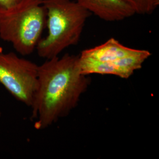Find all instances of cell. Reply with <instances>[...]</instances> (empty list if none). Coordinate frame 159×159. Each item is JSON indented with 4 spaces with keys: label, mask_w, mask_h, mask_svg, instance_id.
Returning <instances> with one entry per match:
<instances>
[{
    "label": "cell",
    "mask_w": 159,
    "mask_h": 159,
    "mask_svg": "<svg viewBox=\"0 0 159 159\" xmlns=\"http://www.w3.org/2000/svg\"><path fill=\"white\" fill-rule=\"evenodd\" d=\"M90 83L81 73L79 56L66 54L39 66V83L31 106L37 130H44L76 107Z\"/></svg>",
    "instance_id": "obj_1"
},
{
    "label": "cell",
    "mask_w": 159,
    "mask_h": 159,
    "mask_svg": "<svg viewBox=\"0 0 159 159\" xmlns=\"http://www.w3.org/2000/svg\"><path fill=\"white\" fill-rule=\"evenodd\" d=\"M43 4L48 34L40 39L36 50L39 57L48 60L77 44L90 12L71 0H43Z\"/></svg>",
    "instance_id": "obj_2"
},
{
    "label": "cell",
    "mask_w": 159,
    "mask_h": 159,
    "mask_svg": "<svg viewBox=\"0 0 159 159\" xmlns=\"http://www.w3.org/2000/svg\"><path fill=\"white\" fill-rule=\"evenodd\" d=\"M47 12L43 0H22L0 9V37L23 56L33 52L46 28Z\"/></svg>",
    "instance_id": "obj_3"
},
{
    "label": "cell",
    "mask_w": 159,
    "mask_h": 159,
    "mask_svg": "<svg viewBox=\"0 0 159 159\" xmlns=\"http://www.w3.org/2000/svg\"><path fill=\"white\" fill-rule=\"evenodd\" d=\"M38 83V65L15 52H0V84L17 101L31 107Z\"/></svg>",
    "instance_id": "obj_4"
},
{
    "label": "cell",
    "mask_w": 159,
    "mask_h": 159,
    "mask_svg": "<svg viewBox=\"0 0 159 159\" xmlns=\"http://www.w3.org/2000/svg\"><path fill=\"white\" fill-rule=\"evenodd\" d=\"M146 50H140L136 54L110 62H99L80 57L81 73L85 75L97 74L113 75L127 79L134 73L142 67L143 63L151 56Z\"/></svg>",
    "instance_id": "obj_5"
},
{
    "label": "cell",
    "mask_w": 159,
    "mask_h": 159,
    "mask_svg": "<svg viewBox=\"0 0 159 159\" xmlns=\"http://www.w3.org/2000/svg\"><path fill=\"white\" fill-rule=\"evenodd\" d=\"M87 11L106 21H117L136 14L126 0H76Z\"/></svg>",
    "instance_id": "obj_6"
},
{
    "label": "cell",
    "mask_w": 159,
    "mask_h": 159,
    "mask_svg": "<svg viewBox=\"0 0 159 159\" xmlns=\"http://www.w3.org/2000/svg\"><path fill=\"white\" fill-rule=\"evenodd\" d=\"M139 50L124 46L111 38L101 45L81 51L79 56L99 62H110L135 54Z\"/></svg>",
    "instance_id": "obj_7"
},
{
    "label": "cell",
    "mask_w": 159,
    "mask_h": 159,
    "mask_svg": "<svg viewBox=\"0 0 159 159\" xmlns=\"http://www.w3.org/2000/svg\"><path fill=\"white\" fill-rule=\"evenodd\" d=\"M133 8L136 14H151L159 6V0H126Z\"/></svg>",
    "instance_id": "obj_8"
},
{
    "label": "cell",
    "mask_w": 159,
    "mask_h": 159,
    "mask_svg": "<svg viewBox=\"0 0 159 159\" xmlns=\"http://www.w3.org/2000/svg\"><path fill=\"white\" fill-rule=\"evenodd\" d=\"M22 0H0V9H7L16 6Z\"/></svg>",
    "instance_id": "obj_9"
},
{
    "label": "cell",
    "mask_w": 159,
    "mask_h": 159,
    "mask_svg": "<svg viewBox=\"0 0 159 159\" xmlns=\"http://www.w3.org/2000/svg\"><path fill=\"white\" fill-rule=\"evenodd\" d=\"M0 115H1V114H0Z\"/></svg>",
    "instance_id": "obj_10"
}]
</instances>
